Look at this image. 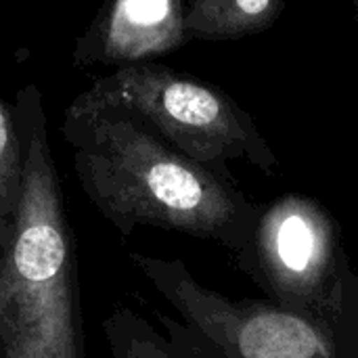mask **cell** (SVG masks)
<instances>
[{"mask_svg": "<svg viewBox=\"0 0 358 358\" xmlns=\"http://www.w3.org/2000/svg\"><path fill=\"white\" fill-rule=\"evenodd\" d=\"M84 94L132 111L176 151L218 172L229 174L231 159H248L268 176L279 170L254 117L195 76L145 61L94 78Z\"/></svg>", "mask_w": 358, "mask_h": 358, "instance_id": "5b68a950", "label": "cell"}, {"mask_svg": "<svg viewBox=\"0 0 358 358\" xmlns=\"http://www.w3.org/2000/svg\"><path fill=\"white\" fill-rule=\"evenodd\" d=\"M23 155L13 107L0 99V252L6 248L15 229L21 197Z\"/></svg>", "mask_w": 358, "mask_h": 358, "instance_id": "9c48e42d", "label": "cell"}, {"mask_svg": "<svg viewBox=\"0 0 358 358\" xmlns=\"http://www.w3.org/2000/svg\"><path fill=\"white\" fill-rule=\"evenodd\" d=\"M285 0H187L189 40H239L266 31L281 17Z\"/></svg>", "mask_w": 358, "mask_h": 358, "instance_id": "52a82bcc", "label": "cell"}, {"mask_svg": "<svg viewBox=\"0 0 358 358\" xmlns=\"http://www.w3.org/2000/svg\"><path fill=\"white\" fill-rule=\"evenodd\" d=\"M185 15L187 0H105L76 38L73 67L117 69L174 52L189 42Z\"/></svg>", "mask_w": 358, "mask_h": 358, "instance_id": "8992f818", "label": "cell"}, {"mask_svg": "<svg viewBox=\"0 0 358 358\" xmlns=\"http://www.w3.org/2000/svg\"><path fill=\"white\" fill-rule=\"evenodd\" d=\"M111 358H180L170 340L128 306H117L103 321Z\"/></svg>", "mask_w": 358, "mask_h": 358, "instance_id": "ba28073f", "label": "cell"}, {"mask_svg": "<svg viewBox=\"0 0 358 358\" xmlns=\"http://www.w3.org/2000/svg\"><path fill=\"white\" fill-rule=\"evenodd\" d=\"M352 4H355V19H357V25H358V0H352Z\"/></svg>", "mask_w": 358, "mask_h": 358, "instance_id": "30bf717a", "label": "cell"}, {"mask_svg": "<svg viewBox=\"0 0 358 358\" xmlns=\"http://www.w3.org/2000/svg\"><path fill=\"white\" fill-rule=\"evenodd\" d=\"M13 113L23 180L15 229L0 252V358H86L76 239L34 82L17 90Z\"/></svg>", "mask_w": 358, "mask_h": 358, "instance_id": "7a4b0ae2", "label": "cell"}, {"mask_svg": "<svg viewBox=\"0 0 358 358\" xmlns=\"http://www.w3.org/2000/svg\"><path fill=\"white\" fill-rule=\"evenodd\" d=\"M132 264L182 317L157 313L180 358H358L325 327L287 313L268 300H231L201 285L178 258L132 252Z\"/></svg>", "mask_w": 358, "mask_h": 358, "instance_id": "277c9868", "label": "cell"}, {"mask_svg": "<svg viewBox=\"0 0 358 358\" xmlns=\"http://www.w3.org/2000/svg\"><path fill=\"white\" fill-rule=\"evenodd\" d=\"M235 258L268 302L352 340L358 277L340 224L317 199L285 193L260 208L252 239Z\"/></svg>", "mask_w": 358, "mask_h": 358, "instance_id": "3957f363", "label": "cell"}, {"mask_svg": "<svg viewBox=\"0 0 358 358\" xmlns=\"http://www.w3.org/2000/svg\"><path fill=\"white\" fill-rule=\"evenodd\" d=\"M61 134L82 191L122 237L155 227L216 241L233 256L250 243L260 206L231 172L182 155L132 111L80 92Z\"/></svg>", "mask_w": 358, "mask_h": 358, "instance_id": "6da1fadb", "label": "cell"}]
</instances>
